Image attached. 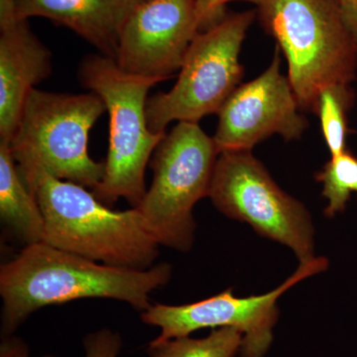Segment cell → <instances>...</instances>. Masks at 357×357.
I'll list each match as a JSON object with an SVG mask.
<instances>
[{
	"label": "cell",
	"instance_id": "1",
	"mask_svg": "<svg viewBox=\"0 0 357 357\" xmlns=\"http://www.w3.org/2000/svg\"><path fill=\"white\" fill-rule=\"evenodd\" d=\"M172 271L167 262L136 270L102 264L46 243L25 246L0 266L1 337L13 335L42 307L76 300H116L143 312L152 305L151 293L165 287Z\"/></svg>",
	"mask_w": 357,
	"mask_h": 357
},
{
	"label": "cell",
	"instance_id": "2",
	"mask_svg": "<svg viewBox=\"0 0 357 357\" xmlns=\"http://www.w3.org/2000/svg\"><path fill=\"white\" fill-rule=\"evenodd\" d=\"M18 169L43 213V243L110 266L146 270L155 265L159 243L135 208L114 211L83 185L38 167Z\"/></svg>",
	"mask_w": 357,
	"mask_h": 357
},
{
	"label": "cell",
	"instance_id": "3",
	"mask_svg": "<svg viewBox=\"0 0 357 357\" xmlns=\"http://www.w3.org/2000/svg\"><path fill=\"white\" fill-rule=\"evenodd\" d=\"M258 15L288 64L303 112L316 114L319 93L356 79L357 44L338 0H261Z\"/></svg>",
	"mask_w": 357,
	"mask_h": 357
},
{
	"label": "cell",
	"instance_id": "4",
	"mask_svg": "<svg viewBox=\"0 0 357 357\" xmlns=\"http://www.w3.org/2000/svg\"><path fill=\"white\" fill-rule=\"evenodd\" d=\"M77 75L84 88L102 98L109 116L105 172L91 192L109 208L119 199L136 208L147 192L148 163L166 134L151 132L146 117L148 93L161 82L128 74L102 54L86 56Z\"/></svg>",
	"mask_w": 357,
	"mask_h": 357
},
{
	"label": "cell",
	"instance_id": "5",
	"mask_svg": "<svg viewBox=\"0 0 357 357\" xmlns=\"http://www.w3.org/2000/svg\"><path fill=\"white\" fill-rule=\"evenodd\" d=\"M218 155L213 138L194 122H178L159 143L150 160L151 185L135 208L160 246L181 252L192 248V210L210 195Z\"/></svg>",
	"mask_w": 357,
	"mask_h": 357
},
{
	"label": "cell",
	"instance_id": "6",
	"mask_svg": "<svg viewBox=\"0 0 357 357\" xmlns=\"http://www.w3.org/2000/svg\"><path fill=\"white\" fill-rule=\"evenodd\" d=\"M105 112V102L93 91L75 95L33 89L8 144L17 166L38 167L61 180L95 189L105 166L89 156V134Z\"/></svg>",
	"mask_w": 357,
	"mask_h": 357
},
{
	"label": "cell",
	"instance_id": "7",
	"mask_svg": "<svg viewBox=\"0 0 357 357\" xmlns=\"http://www.w3.org/2000/svg\"><path fill=\"white\" fill-rule=\"evenodd\" d=\"M255 18V10L229 14L196 35L173 88L148 98L151 132L165 133L173 121L199 123L206 115L218 114L241 86L239 56Z\"/></svg>",
	"mask_w": 357,
	"mask_h": 357
},
{
	"label": "cell",
	"instance_id": "8",
	"mask_svg": "<svg viewBox=\"0 0 357 357\" xmlns=\"http://www.w3.org/2000/svg\"><path fill=\"white\" fill-rule=\"evenodd\" d=\"M208 198L227 218L287 246L300 264L316 258L314 225L306 206L277 185L252 152L218 155Z\"/></svg>",
	"mask_w": 357,
	"mask_h": 357
},
{
	"label": "cell",
	"instance_id": "9",
	"mask_svg": "<svg viewBox=\"0 0 357 357\" xmlns=\"http://www.w3.org/2000/svg\"><path fill=\"white\" fill-rule=\"evenodd\" d=\"M328 267L326 258L316 257L300 264L295 273L271 292L238 298L232 289H227L192 304H154L141 312V321L160 328V335L154 340L158 342L189 337L202 328H234L243 335V357H262L273 340L279 314L277 301L296 284L326 271Z\"/></svg>",
	"mask_w": 357,
	"mask_h": 357
},
{
	"label": "cell",
	"instance_id": "10",
	"mask_svg": "<svg viewBox=\"0 0 357 357\" xmlns=\"http://www.w3.org/2000/svg\"><path fill=\"white\" fill-rule=\"evenodd\" d=\"M281 51L259 77L241 84L218 112L213 136L218 153L251 151L272 135L298 140L309 126L288 76L281 72Z\"/></svg>",
	"mask_w": 357,
	"mask_h": 357
},
{
	"label": "cell",
	"instance_id": "11",
	"mask_svg": "<svg viewBox=\"0 0 357 357\" xmlns=\"http://www.w3.org/2000/svg\"><path fill=\"white\" fill-rule=\"evenodd\" d=\"M199 31L195 0H144L124 24L115 62L128 74L167 81Z\"/></svg>",
	"mask_w": 357,
	"mask_h": 357
},
{
	"label": "cell",
	"instance_id": "12",
	"mask_svg": "<svg viewBox=\"0 0 357 357\" xmlns=\"http://www.w3.org/2000/svg\"><path fill=\"white\" fill-rule=\"evenodd\" d=\"M52 70L51 52L14 15L9 0H0V143L9 144L28 96Z\"/></svg>",
	"mask_w": 357,
	"mask_h": 357
},
{
	"label": "cell",
	"instance_id": "13",
	"mask_svg": "<svg viewBox=\"0 0 357 357\" xmlns=\"http://www.w3.org/2000/svg\"><path fill=\"white\" fill-rule=\"evenodd\" d=\"M144 0H9L20 20L48 18L64 25L98 49L116 59L119 39L130 14Z\"/></svg>",
	"mask_w": 357,
	"mask_h": 357
},
{
	"label": "cell",
	"instance_id": "14",
	"mask_svg": "<svg viewBox=\"0 0 357 357\" xmlns=\"http://www.w3.org/2000/svg\"><path fill=\"white\" fill-rule=\"evenodd\" d=\"M0 220L6 234L24 248L43 243V213L6 143H0Z\"/></svg>",
	"mask_w": 357,
	"mask_h": 357
},
{
	"label": "cell",
	"instance_id": "15",
	"mask_svg": "<svg viewBox=\"0 0 357 357\" xmlns=\"http://www.w3.org/2000/svg\"><path fill=\"white\" fill-rule=\"evenodd\" d=\"M351 84H335L319 93L316 114L331 157L347 151L349 135V112L354 103Z\"/></svg>",
	"mask_w": 357,
	"mask_h": 357
},
{
	"label": "cell",
	"instance_id": "16",
	"mask_svg": "<svg viewBox=\"0 0 357 357\" xmlns=\"http://www.w3.org/2000/svg\"><path fill=\"white\" fill-rule=\"evenodd\" d=\"M243 335L234 328H220L204 338L182 337L148 344L149 357H234Z\"/></svg>",
	"mask_w": 357,
	"mask_h": 357
},
{
	"label": "cell",
	"instance_id": "17",
	"mask_svg": "<svg viewBox=\"0 0 357 357\" xmlns=\"http://www.w3.org/2000/svg\"><path fill=\"white\" fill-rule=\"evenodd\" d=\"M316 180L323 185V196L328 201L326 217L333 218L344 213L354 192L357 194V156L349 149L331 157L324 168L316 174Z\"/></svg>",
	"mask_w": 357,
	"mask_h": 357
},
{
	"label": "cell",
	"instance_id": "18",
	"mask_svg": "<svg viewBox=\"0 0 357 357\" xmlns=\"http://www.w3.org/2000/svg\"><path fill=\"white\" fill-rule=\"evenodd\" d=\"M84 357H119L122 338L119 333L102 328L89 333L83 340Z\"/></svg>",
	"mask_w": 357,
	"mask_h": 357
},
{
	"label": "cell",
	"instance_id": "19",
	"mask_svg": "<svg viewBox=\"0 0 357 357\" xmlns=\"http://www.w3.org/2000/svg\"><path fill=\"white\" fill-rule=\"evenodd\" d=\"M230 1H236V0H195L196 6L197 16L201 30L203 28H208L215 24L218 20H222L223 7ZM241 1L251 2V3L258 6L261 0H241Z\"/></svg>",
	"mask_w": 357,
	"mask_h": 357
},
{
	"label": "cell",
	"instance_id": "20",
	"mask_svg": "<svg viewBox=\"0 0 357 357\" xmlns=\"http://www.w3.org/2000/svg\"><path fill=\"white\" fill-rule=\"evenodd\" d=\"M0 357H31L30 356L29 347L24 340L15 337H1L0 344ZM41 357H56L53 356H45Z\"/></svg>",
	"mask_w": 357,
	"mask_h": 357
},
{
	"label": "cell",
	"instance_id": "21",
	"mask_svg": "<svg viewBox=\"0 0 357 357\" xmlns=\"http://www.w3.org/2000/svg\"><path fill=\"white\" fill-rule=\"evenodd\" d=\"M347 29L357 44V0H338Z\"/></svg>",
	"mask_w": 357,
	"mask_h": 357
}]
</instances>
